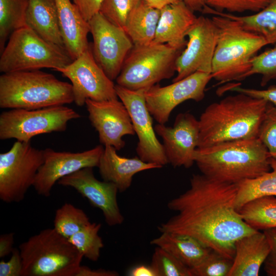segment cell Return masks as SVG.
Returning <instances> with one entry per match:
<instances>
[{
    "mask_svg": "<svg viewBox=\"0 0 276 276\" xmlns=\"http://www.w3.org/2000/svg\"><path fill=\"white\" fill-rule=\"evenodd\" d=\"M238 184L194 174L190 188L168 203L177 213L158 227L161 232L185 234L233 260L235 243L257 231L242 218L235 206Z\"/></svg>",
    "mask_w": 276,
    "mask_h": 276,
    "instance_id": "1",
    "label": "cell"
},
{
    "mask_svg": "<svg viewBox=\"0 0 276 276\" xmlns=\"http://www.w3.org/2000/svg\"><path fill=\"white\" fill-rule=\"evenodd\" d=\"M268 102L237 93L208 105L198 120L197 148L257 137Z\"/></svg>",
    "mask_w": 276,
    "mask_h": 276,
    "instance_id": "2",
    "label": "cell"
},
{
    "mask_svg": "<svg viewBox=\"0 0 276 276\" xmlns=\"http://www.w3.org/2000/svg\"><path fill=\"white\" fill-rule=\"evenodd\" d=\"M271 158L258 137L197 148L194 155L201 174L214 180L235 184L270 171Z\"/></svg>",
    "mask_w": 276,
    "mask_h": 276,
    "instance_id": "3",
    "label": "cell"
},
{
    "mask_svg": "<svg viewBox=\"0 0 276 276\" xmlns=\"http://www.w3.org/2000/svg\"><path fill=\"white\" fill-rule=\"evenodd\" d=\"M74 102L72 84L39 70L3 73L0 107L28 110L64 105Z\"/></svg>",
    "mask_w": 276,
    "mask_h": 276,
    "instance_id": "4",
    "label": "cell"
},
{
    "mask_svg": "<svg viewBox=\"0 0 276 276\" xmlns=\"http://www.w3.org/2000/svg\"><path fill=\"white\" fill-rule=\"evenodd\" d=\"M218 30L211 74L220 84L244 80L251 67V60L268 45L262 36L244 29L237 21L215 15L212 17Z\"/></svg>",
    "mask_w": 276,
    "mask_h": 276,
    "instance_id": "5",
    "label": "cell"
},
{
    "mask_svg": "<svg viewBox=\"0 0 276 276\" xmlns=\"http://www.w3.org/2000/svg\"><path fill=\"white\" fill-rule=\"evenodd\" d=\"M21 276H75L83 258L54 228L41 230L19 246Z\"/></svg>",
    "mask_w": 276,
    "mask_h": 276,
    "instance_id": "6",
    "label": "cell"
},
{
    "mask_svg": "<svg viewBox=\"0 0 276 276\" xmlns=\"http://www.w3.org/2000/svg\"><path fill=\"white\" fill-rule=\"evenodd\" d=\"M73 60L66 50L47 41L26 26L13 31L1 53L3 73L65 67Z\"/></svg>",
    "mask_w": 276,
    "mask_h": 276,
    "instance_id": "7",
    "label": "cell"
},
{
    "mask_svg": "<svg viewBox=\"0 0 276 276\" xmlns=\"http://www.w3.org/2000/svg\"><path fill=\"white\" fill-rule=\"evenodd\" d=\"M182 49L168 43L134 45L126 57L117 84L131 89H148L176 72V62Z\"/></svg>",
    "mask_w": 276,
    "mask_h": 276,
    "instance_id": "8",
    "label": "cell"
},
{
    "mask_svg": "<svg viewBox=\"0 0 276 276\" xmlns=\"http://www.w3.org/2000/svg\"><path fill=\"white\" fill-rule=\"evenodd\" d=\"M79 118V113L64 105L33 110L10 109L0 115V139L30 142L37 135L64 131L70 121Z\"/></svg>",
    "mask_w": 276,
    "mask_h": 276,
    "instance_id": "9",
    "label": "cell"
},
{
    "mask_svg": "<svg viewBox=\"0 0 276 276\" xmlns=\"http://www.w3.org/2000/svg\"><path fill=\"white\" fill-rule=\"evenodd\" d=\"M43 162V150L33 147L30 142L17 141L9 151L1 153V200L6 203L22 201Z\"/></svg>",
    "mask_w": 276,
    "mask_h": 276,
    "instance_id": "10",
    "label": "cell"
},
{
    "mask_svg": "<svg viewBox=\"0 0 276 276\" xmlns=\"http://www.w3.org/2000/svg\"><path fill=\"white\" fill-rule=\"evenodd\" d=\"M56 71L71 81L74 102L78 106L85 105L87 99H118L116 85L97 63L90 47L71 63Z\"/></svg>",
    "mask_w": 276,
    "mask_h": 276,
    "instance_id": "11",
    "label": "cell"
},
{
    "mask_svg": "<svg viewBox=\"0 0 276 276\" xmlns=\"http://www.w3.org/2000/svg\"><path fill=\"white\" fill-rule=\"evenodd\" d=\"M88 22L94 58L110 79L116 80L133 43L123 28L114 25L100 12Z\"/></svg>",
    "mask_w": 276,
    "mask_h": 276,
    "instance_id": "12",
    "label": "cell"
},
{
    "mask_svg": "<svg viewBox=\"0 0 276 276\" xmlns=\"http://www.w3.org/2000/svg\"><path fill=\"white\" fill-rule=\"evenodd\" d=\"M119 98L127 108L138 137L136 152L143 161L163 167L168 164L163 145L158 140L153 126L151 114L147 107L146 89L131 90L115 86Z\"/></svg>",
    "mask_w": 276,
    "mask_h": 276,
    "instance_id": "13",
    "label": "cell"
},
{
    "mask_svg": "<svg viewBox=\"0 0 276 276\" xmlns=\"http://www.w3.org/2000/svg\"><path fill=\"white\" fill-rule=\"evenodd\" d=\"M212 78L211 74L196 72L169 85L155 84L145 93L148 109L158 123L165 124L173 109L181 103L203 100L206 86Z\"/></svg>",
    "mask_w": 276,
    "mask_h": 276,
    "instance_id": "14",
    "label": "cell"
},
{
    "mask_svg": "<svg viewBox=\"0 0 276 276\" xmlns=\"http://www.w3.org/2000/svg\"><path fill=\"white\" fill-rule=\"evenodd\" d=\"M188 41L176 62L177 81L196 72L211 74L212 61L218 38L217 28L213 19L197 17L187 33Z\"/></svg>",
    "mask_w": 276,
    "mask_h": 276,
    "instance_id": "15",
    "label": "cell"
},
{
    "mask_svg": "<svg viewBox=\"0 0 276 276\" xmlns=\"http://www.w3.org/2000/svg\"><path fill=\"white\" fill-rule=\"evenodd\" d=\"M103 150L101 145L76 153L43 150L44 162L33 187L38 195L49 197L54 185L61 178L84 168L98 167Z\"/></svg>",
    "mask_w": 276,
    "mask_h": 276,
    "instance_id": "16",
    "label": "cell"
},
{
    "mask_svg": "<svg viewBox=\"0 0 276 276\" xmlns=\"http://www.w3.org/2000/svg\"><path fill=\"white\" fill-rule=\"evenodd\" d=\"M93 169L87 167L80 169L63 177L57 183L74 188L92 206L100 210L108 225L121 224L124 218L118 203L117 187L112 182L97 179Z\"/></svg>",
    "mask_w": 276,
    "mask_h": 276,
    "instance_id": "17",
    "label": "cell"
},
{
    "mask_svg": "<svg viewBox=\"0 0 276 276\" xmlns=\"http://www.w3.org/2000/svg\"><path fill=\"white\" fill-rule=\"evenodd\" d=\"M154 129L163 139L168 163L174 167L189 168L193 166L199 136L198 120L194 115L180 113L172 127L158 123Z\"/></svg>",
    "mask_w": 276,
    "mask_h": 276,
    "instance_id": "18",
    "label": "cell"
},
{
    "mask_svg": "<svg viewBox=\"0 0 276 276\" xmlns=\"http://www.w3.org/2000/svg\"><path fill=\"white\" fill-rule=\"evenodd\" d=\"M85 105L88 119L104 146H111L120 150L125 145L123 137L135 134L129 113L121 101L87 99Z\"/></svg>",
    "mask_w": 276,
    "mask_h": 276,
    "instance_id": "19",
    "label": "cell"
},
{
    "mask_svg": "<svg viewBox=\"0 0 276 276\" xmlns=\"http://www.w3.org/2000/svg\"><path fill=\"white\" fill-rule=\"evenodd\" d=\"M160 11L152 43H168L182 49L187 44V33L197 17L183 1L167 5Z\"/></svg>",
    "mask_w": 276,
    "mask_h": 276,
    "instance_id": "20",
    "label": "cell"
},
{
    "mask_svg": "<svg viewBox=\"0 0 276 276\" xmlns=\"http://www.w3.org/2000/svg\"><path fill=\"white\" fill-rule=\"evenodd\" d=\"M103 180L113 183L119 192H124L131 185L133 176L140 172L162 168L143 161L139 157L120 156L111 146H105L98 166Z\"/></svg>",
    "mask_w": 276,
    "mask_h": 276,
    "instance_id": "21",
    "label": "cell"
},
{
    "mask_svg": "<svg viewBox=\"0 0 276 276\" xmlns=\"http://www.w3.org/2000/svg\"><path fill=\"white\" fill-rule=\"evenodd\" d=\"M62 38L65 50L74 60L90 47V26L71 0H55Z\"/></svg>",
    "mask_w": 276,
    "mask_h": 276,
    "instance_id": "22",
    "label": "cell"
},
{
    "mask_svg": "<svg viewBox=\"0 0 276 276\" xmlns=\"http://www.w3.org/2000/svg\"><path fill=\"white\" fill-rule=\"evenodd\" d=\"M270 250L268 240L258 231L235 243V256L228 276H258Z\"/></svg>",
    "mask_w": 276,
    "mask_h": 276,
    "instance_id": "23",
    "label": "cell"
},
{
    "mask_svg": "<svg viewBox=\"0 0 276 276\" xmlns=\"http://www.w3.org/2000/svg\"><path fill=\"white\" fill-rule=\"evenodd\" d=\"M25 21L41 37L65 49L55 0H29Z\"/></svg>",
    "mask_w": 276,
    "mask_h": 276,
    "instance_id": "24",
    "label": "cell"
},
{
    "mask_svg": "<svg viewBox=\"0 0 276 276\" xmlns=\"http://www.w3.org/2000/svg\"><path fill=\"white\" fill-rule=\"evenodd\" d=\"M150 244L167 251L190 269L198 265L212 250L193 237L169 232H161Z\"/></svg>",
    "mask_w": 276,
    "mask_h": 276,
    "instance_id": "25",
    "label": "cell"
},
{
    "mask_svg": "<svg viewBox=\"0 0 276 276\" xmlns=\"http://www.w3.org/2000/svg\"><path fill=\"white\" fill-rule=\"evenodd\" d=\"M160 9L142 0L129 14L123 29L134 45L153 42L159 19Z\"/></svg>",
    "mask_w": 276,
    "mask_h": 276,
    "instance_id": "26",
    "label": "cell"
},
{
    "mask_svg": "<svg viewBox=\"0 0 276 276\" xmlns=\"http://www.w3.org/2000/svg\"><path fill=\"white\" fill-rule=\"evenodd\" d=\"M203 13L225 16L238 21L246 30L263 37L268 44H276V0L255 14L238 16L215 10L205 6Z\"/></svg>",
    "mask_w": 276,
    "mask_h": 276,
    "instance_id": "27",
    "label": "cell"
},
{
    "mask_svg": "<svg viewBox=\"0 0 276 276\" xmlns=\"http://www.w3.org/2000/svg\"><path fill=\"white\" fill-rule=\"evenodd\" d=\"M238 212L243 220L256 230L276 228V196L255 198L244 204Z\"/></svg>",
    "mask_w": 276,
    "mask_h": 276,
    "instance_id": "28",
    "label": "cell"
},
{
    "mask_svg": "<svg viewBox=\"0 0 276 276\" xmlns=\"http://www.w3.org/2000/svg\"><path fill=\"white\" fill-rule=\"evenodd\" d=\"M271 170L254 179L244 180L238 184L235 200L238 211L247 202L265 196H276V159L271 158Z\"/></svg>",
    "mask_w": 276,
    "mask_h": 276,
    "instance_id": "29",
    "label": "cell"
},
{
    "mask_svg": "<svg viewBox=\"0 0 276 276\" xmlns=\"http://www.w3.org/2000/svg\"><path fill=\"white\" fill-rule=\"evenodd\" d=\"M29 0H0V52L15 30L26 26Z\"/></svg>",
    "mask_w": 276,
    "mask_h": 276,
    "instance_id": "30",
    "label": "cell"
},
{
    "mask_svg": "<svg viewBox=\"0 0 276 276\" xmlns=\"http://www.w3.org/2000/svg\"><path fill=\"white\" fill-rule=\"evenodd\" d=\"M90 222L89 217L82 210L65 203L56 211L54 228L68 239Z\"/></svg>",
    "mask_w": 276,
    "mask_h": 276,
    "instance_id": "31",
    "label": "cell"
},
{
    "mask_svg": "<svg viewBox=\"0 0 276 276\" xmlns=\"http://www.w3.org/2000/svg\"><path fill=\"white\" fill-rule=\"evenodd\" d=\"M101 226L100 223L90 222L68 239L83 257L93 262L98 260L104 247L103 240L98 234Z\"/></svg>",
    "mask_w": 276,
    "mask_h": 276,
    "instance_id": "32",
    "label": "cell"
},
{
    "mask_svg": "<svg viewBox=\"0 0 276 276\" xmlns=\"http://www.w3.org/2000/svg\"><path fill=\"white\" fill-rule=\"evenodd\" d=\"M150 266L156 276H192L190 269L164 249L156 246Z\"/></svg>",
    "mask_w": 276,
    "mask_h": 276,
    "instance_id": "33",
    "label": "cell"
},
{
    "mask_svg": "<svg viewBox=\"0 0 276 276\" xmlns=\"http://www.w3.org/2000/svg\"><path fill=\"white\" fill-rule=\"evenodd\" d=\"M251 60V67L244 79L254 75L261 76V85L264 86L271 80H276V44Z\"/></svg>",
    "mask_w": 276,
    "mask_h": 276,
    "instance_id": "34",
    "label": "cell"
},
{
    "mask_svg": "<svg viewBox=\"0 0 276 276\" xmlns=\"http://www.w3.org/2000/svg\"><path fill=\"white\" fill-rule=\"evenodd\" d=\"M233 260L212 250L196 266L190 269L192 276H228Z\"/></svg>",
    "mask_w": 276,
    "mask_h": 276,
    "instance_id": "35",
    "label": "cell"
},
{
    "mask_svg": "<svg viewBox=\"0 0 276 276\" xmlns=\"http://www.w3.org/2000/svg\"><path fill=\"white\" fill-rule=\"evenodd\" d=\"M142 0H104L99 12L114 25L124 28L132 9Z\"/></svg>",
    "mask_w": 276,
    "mask_h": 276,
    "instance_id": "36",
    "label": "cell"
},
{
    "mask_svg": "<svg viewBox=\"0 0 276 276\" xmlns=\"http://www.w3.org/2000/svg\"><path fill=\"white\" fill-rule=\"evenodd\" d=\"M257 137L276 159V106L268 103L260 124Z\"/></svg>",
    "mask_w": 276,
    "mask_h": 276,
    "instance_id": "37",
    "label": "cell"
},
{
    "mask_svg": "<svg viewBox=\"0 0 276 276\" xmlns=\"http://www.w3.org/2000/svg\"><path fill=\"white\" fill-rule=\"evenodd\" d=\"M270 0H208L206 5L220 12H243L250 11L257 12L265 8Z\"/></svg>",
    "mask_w": 276,
    "mask_h": 276,
    "instance_id": "38",
    "label": "cell"
},
{
    "mask_svg": "<svg viewBox=\"0 0 276 276\" xmlns=\"http://www.w3.org/2000/svg\"><path fill=\"white\" fill-rule=\"evenodd\" d=\"M227 90L262 99L276 106V86H272L265 89H258L243 87L236 84L228 86Z\"/></svg>",
    "mask_w": 276,
    "mask_h": 276,
    "instance_id": "39",
    "label": "cell"
},
{
    "mask_svg": "<svg viewBox=\"0 0 276 276\" xmlns=\"http://www.w3.org/2000/svg\"><path fill=\"white\" fill-rule=\"evenodd\" d=\"M22 261L19 248H14L8 261L0 262V276H21Z\"/></svg>",
    "mask_w": 276,
    "mask_h": 276,
    "instance_id": "40",
    "label": "cell"
},
{
    "mask_svg": "<svg viewBox=\"0 0 276 276\" xmlns=\"http://www.w3.org/2000/svg\"><path fill=\"white\" fill-rule=\"evenodd\" d=\"M270 247V252L264 263V270L268 276H276V228L263 231Z\"/></svg>",
    "mask_w": 276,
    "mask_h": 276,
    "instance_id": "41",
    "label": "cell"
},
{
    "mask_svg": "<svg viewBox=\"0 0 276 276\" xmlns=\"http://www.w3.org/2000/svg\"><path fill=\"white\" fill-rule=\"evenodd\" d=\"M83 18L88 21L100 11L104 0H72Z\"/></svg>",
    "mask_w": 276,
    "mask_h": 276,
    "instance_id": "42",
    "label": "cell"
},
{
    "mask_svg": "<svg viewBox=\"0 0 276 276\" xmlns=\"http://www.w3.org/2000/svg\"><path fill=\"white\" fill-rule=\"evenodd\" d=\"M119 273L114 270L99 268L91 269L86 266L80 265L75 276H117Z\"/></svg>",
    "mask_w": 276,
    "mask_h": 276,
    "instance_id": "43",
    "label": "cell"
},
{
    "mask_svg": "<svg viewBox=\"0 0 276 276\" xmlns=\"http://www.w3.org/2000/svg\"><path fill=\"white\" fill-rule=\"evenodd\" d=\"M14 233L2 234L0 236V258H3L12 253L14 248Z\"/></svg>",
    "mask_w": 276,
    "mask_h": 276,
    "instance_id": "44",
    "label": "cell"
},
{
    "mask_svg": "<svg viewBox=\"0 0 276 276\" xmlns=\"http://www.w3.org/2000/svg\"><path fill=\"white\" fill-rule=\"evenodd\" d=\"M131 276H156V274L152 267L144 265L137 266L132 268L129 272Z\"/></svg>",
    "mask_w": 276,
    "mask_h": 276,
    "instance_id": "45",
    "label": "cell"
},
{
    "mask_svg": "<svg viewBox=\"0 0 276 276\" xmlns=\"http://www.w3.org/2000/svg\"><path fill=\"white\" fill-rule=\"evenodd\" d=\"M208 0H183L185 3L193 11H202Z\"/></svg>",
    "mask_w": 276,
    "mask_h": 276,
    "instance_id": "46",
    "label": "cell"
},
{
    "mask_svg": "<svg viewBox=\"0 0 276 276\" xmlns=\"http://www.w3.org/2000/svg\"><path fill=\"white\" fill-rule=\"evenodd\" d=\"M150 6L157 8L158 9H162L164 6L176 3L183 0H144Z\"/></svg>",
    "mask_w": 276,
    "mask_h": 276,
    "instance_id": "47",
    "label": "cell"
}]
</instances>
